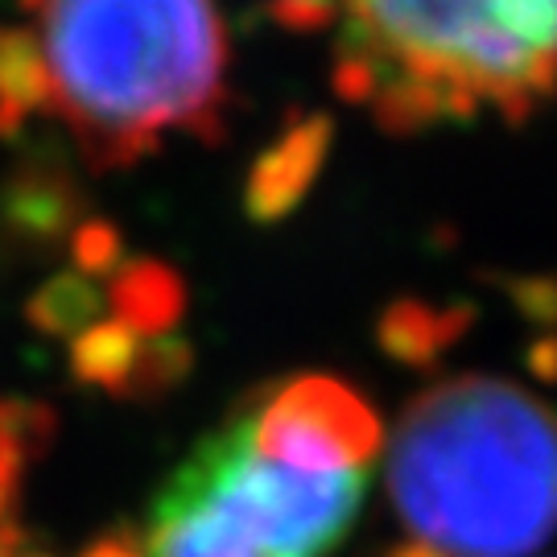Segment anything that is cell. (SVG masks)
Instances as JSON below:
<instances>
[{"mask_svg": "<svg viewBox=\"0 0 557 557\" xmlns=\"http://www.w3.org/2000/svg\"><path fill=\"white\" fill-rule=\"evenodd\" d=\"M96 314H100V301L91 294V285L79 277H59L50 281L46 289L34 301V319L50 331H71V335H83L96 326Z\"/></svg>", "mask_w": 557, "mask_h": 557, "instance_id": "obj_10", "label": "cell"}, {"mask_svg": "<svg viewBox=\"0 0 557 557\" xmlns=\"http://www.w3.org/2000/svg\"><path fill=\"white\" fill-rule=\"evenodd\" d=\"M322 145H326V124L314 120L298 133L281 140L277 149L257 165V174L248 182V207L260 220H273L285 207L306 195V186L314 182V170L322 161Z\"/></svg>", "mask_w": 557, "mask_h": 557, "instance_id": "obj_6", "label": "cell"}, {"mask_svg": "<svg viewBox=\"0 0 557 557\" xmlns=\"http://www.w3.org/2000/svg\"><path fill=\"white\" fill-rule=\"evenodd\" d=\"M368 471H298L260 455L248 413L202 442L153 499L145 557H322L356 520Z\"/></svg>", "mask_w": 557, "mask_h": 557, "instance_id": "obj_4", "label": "cell"}, {"mask_svg": "<svg viewBox=\"0 0 557 557\" xmlns=\"http://www.w3.org/2000/svg\"><path fill=\"white\" fill-rule=\"evenodd\" d=\"M79 257L87 269H100L108 260H116V236L108 227H91L79 236Z\"/></svg>", "mask_w": 557, "mask_h": 557, "instance_id": "obj_12", "label": "cell"}, {"mask_svg": "<svg viewBox=\"0 0 557 557\" xmlns=\"http://www.w3.org/2000/svg\"><path fill=\"white\" fill-rule=\"evenodd\" d=\"M46 112V75L29 29H0V128Z\"/></svg>", "mask_w": 557, "mask_h": 557, "instance_id": "obj_7", "label": "cell"}, {"mask_svg": "<svg viewBox=\"0 0 557 557\" xmlns=\"http://www.w3.org/2000/svg\"><path fill=\"white\" fill-rule=\"evenodd\" d=\"M244 413L260 455L298 471H368L384 446L380 418L363 397L326 376L289 380L269 400H252Z\"/></svg>", "mask_w": 557, "mask_h": 557, "instance_id": "obj_5", "label": "cell"}, {"mask_svg": "<svg viewBox=\"0 0 557 557\" xmlns=\"http://www.w3.org/2000/svg\"><path fill=\"white\" fill-rule=\"evenodd\" d=\"M83 557H145V554H140V545H133V541L112 537V541H100L91 554H83Z\"/></svg>", "mask_w": 557, "mask_h": 557, "instance_id": "obj_13", "label": "cell"}, {"mask_svg": "<svg viewBox=\"0 0 557 557\" xmlns=\"http://www.w3.org/2000/svg\"><path fill=\"white\" fill-rule=\"evenodd\" d=\"M25 13L46 75V112L66 120L96 165H128L170 128H215L227 66L215 9L79 0Z\"/></svg>", "mask_w": 557, "mask_h": 557, "instance_id": "obj_2", "label": "cell"}, {"mask_svg": "<svg viewBox=\"0 0 557 557\" xmlns=\"http://www.w3.org/2000/svg\"><path fill=\"white\" fill-rule=\"evenodd\" d=\"M388 492L438 557H529L557 529V413L496 376L434 384L397 425Z\"/></svg>", "mask_w": 557, "mask_h": 557, "instance_id": "obj_1", "label": "cell"}, {"mask_svg": "<svg viewBox=\"0 0 557 557\" xmlns=\"http://www.w3.org/2000/svg\"><path fill=\"white\" fill-rule=\"evenodd\" d=\"M140 363V338L120 326V322H103L75 335V368L83 380H96L108 388L133 384V372Z\"/></svg>", "mask_w": 557, "mask_h": 557, "instance_id": "obj_9", "label": "cell"}, {"mask_svg": "<svg viewBox=\"0 0 557 557\" xmlns=\"http://www.w3.org/2000/svg\"><path fill=\"white\" fill-rule=\"evenodd\" d=\"M17 405H0V557H13V499H17V475L25 462V425Z\"/></svg>", "mask_w": 557, "mask_h": 557, "instance_id": "obj_11", "label": "cell"}, {"mask_svg": "<svg viewBox=\"0 0 557 557\" xmlns=\"http://www.w3.org/2000/svg\"><path fill=\"white\" fill-rule=\"evenodd\" d=\"M182 310V294L178 281L170 277L165 269H153V264H140V269H128L116 285V322L128 326L133 335H158L170 322L178 319Z\"/></svg>", "mask_w": 557, "mask_h": 557, "instance_id": "obj_8", "label": "cell"}, {"mask_svg": "<svg viewBox=\"0 0 557 557\" xmlns=\"http://www.w3.org/2000/svg\"><path fill=\"white\" fill-rule=\"evenodd\" d=\"M335 83L393 133L499 112L557 91V4H351L335 13Z\"/></svg>", "mask_w": 557, "mask_h": 557, "instance_id": "obj_3", "label": "cell"}]
</instances>
